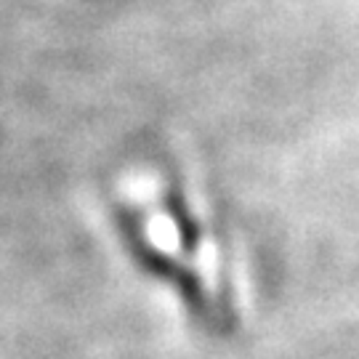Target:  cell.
<instances>
[{
  "instance_id": "6da1fadb",
  "label": "cell",
  "mask_w": 359,
  "mask_h": 359,
  "mask_svg": "<svg viewBox=\"0 0 359 359\" xmlns=\"http://www.w3.org/2000/svg\"><path fill=\"white\" fill-rule=\"evenodd\" d=\"M144 234H147V243L152 245L157 253H165V256L184 264V245H181L179 224L173 221V216L168 213L165 208H152L147 213Z\"/></svg>"
},
{
  "instance_id": "7a4b0ae2",
  "label": "cell",
  "mask_w": 359,
  "mask_h": 359,
  "mask_svg": "<svg viewBox=\"0 0 359 359\" xmlns=\"http://www.w3.org/2000/svg\"><path fill=\"white\" fill-rule=\"evenodd\" d=\"M194 266H197V274H200V283H203L208 298H216L221 290V256H218L216 240L208 229H203V234H200Z\"/></svg>"
}]
</instances>
